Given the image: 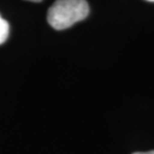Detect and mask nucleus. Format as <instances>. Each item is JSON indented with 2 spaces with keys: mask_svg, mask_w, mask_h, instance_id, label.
I'll return each mask as SVG.
<instances>
[{
  "mask_svg": "<svg viewBox=\"0 0 154 154\" xmlns=\"http://www.w3.org/2000/svg\"><path fill=\"white\" fill-rule=\"evenodd\" d=\"M9 35V24L0 15V45L5 42Z\"/></svg>",
  "mask_w": 154,
  "mask_h": 154,
  "instance_id": "2",
  "label": "nucleus"
},
{
  "mask_svg": "<svg viewBox=\"0 0 154 154\" xmlns=\"http://www.w3.org/2000/svg\"><path fill=\"white\" fill-rule=\"evenodd\" d=\"M28 1H33V2H40V1H42V0H28Z\"/></svg>",
  "mask_w": 154,
  "mask_h": 154,
  "instance_id": "4",
  "label": "nucleus"
},
{
  "mask_svg": "<svg viewBox=\"0 0 154 154\" xmlns=\"http://www.w3.org/2000/svg\"><path fill=\"white\" fill-rule=\"evenodd\" d=\"M89 14L86 0H56L48 9L47 20L55 30H65L83 21Z\"/></svg>",
  "mask_w": 154,
  "mask_h": 154,
  "instance_id": "1",
  "label": "nucleus"
},
{
  "mask_svg": "<svg viewBox=\"0 0 154 154\" xmlns=\"http://www.w3.org/2000/svg\"><path fill=\"white\" fill-rule=\"evenodd\" d=\"M132 154H154V151H149V152H136Z\"/></svg>",
  "mask_w": 154,
  "mask_h": 154,
  "instance_id": "3",
  "label": "nucleus"
},
{
  "mask_svg": "<svg viewBox=\"0 0 154 154\" xmlns=\"http://www.w3.org/2000/svg\"><path fill=\"white\" fill-rule=\"evenodd\" d=\"M147 1H153V2H154V0H147Z\"/></svg>",
  "mask_w": 154,
  "mask_h": 154,
  "instance_id": "5",
  "label": "nucleus"
}]
</instances>
